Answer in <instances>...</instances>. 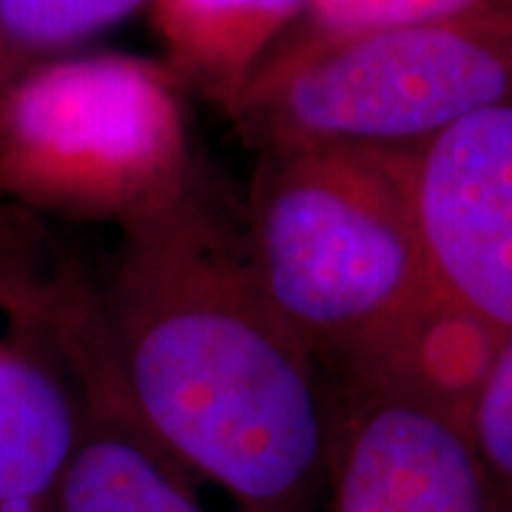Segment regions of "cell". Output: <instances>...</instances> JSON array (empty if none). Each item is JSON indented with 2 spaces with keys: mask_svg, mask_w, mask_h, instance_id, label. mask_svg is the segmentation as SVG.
<instances>
[{
  "mask_svg": "<svg viewBox=\"0 0 512 512\" xmlns=\"http://www.w3.org/2000/svg\"><path fill=\"white\" fill-rule=\"evenodd\" d=\"M311 0H151L165 66L222 111L234 106Z\"/></svg>",
  "mask_w": 512,
  "mask_h": 512,
  "instance_id": "9c48e42d",
  "label": "cell"
},
{
  "mask_svg": "<svg viewBox=\"0 0 512 512\" xmlns=\"http://www.w3.org/2000/svg\"><path fill=\"white\" fill-rule=\"evenodd\" d=\"M103 330L86 259L0 194V512H52Z\"/></svg>",
  "mask_w": 512,
  "mask_h": 512,
  "instance_id": "5b68a950",
  "label": "cell"
},
{
  "mask_svg": "<svg viewBox=\"0 0 512 512\" xmlns=\"http://www.w3.org/2000/svg\"><path fill=\"white\" fill-rule=\"evenodd\" d=\"M117 231L100 311L148 430L234 510H328V379L262 291L242 214L194 171Z\"/></svg>",
  "mask_w": 512,
  "mask_h": 512,
  "instance_id": "6da1fadb",
  "label": "cell"
},
{
  "mask_svg": "<svg viewBox=\"0 0 512 512\" xmlns=\"http://www.w3.org/2000/svg\"><path fill=\"white\" fill-rule=\"evenodd\" d=\"M151 0H0V97L40 63L117 26Z\"/></svg>",
  "mask_w": 512,
  "mask_h": 512,
  "instance_id": "30bf717a",
  "label": "cell"
},
{
  "mask_svg": "<svg viewBox=\"0 0 512 512\" xmlns=\"http://www.w3.org/2000/svg\"><path fill=\"white\" fill-rule=\"evenodd\" d=\"M180 86L123 52L29 69L0 97V194L49 222L114 228L174 200L197 171Z\"/></svg>",
  "mask_w": 512,
  "mask_h": 512,
  "instance_id": "277c9868",
  "label": "cell"
},
{
  "mask_svg": "<svg viewBox=\"0 0 512 512\" xmlns=\"http://www.w3.org/2000/svg\"><path fill=\"white\" fill-rule=\"evenodd\" d=\"M410 197L436 291L512 333V103L410 148Z\"/></svg>",
  "mask_w": 512,
  "mask_h": 512,
  "instance_id": "52a82bcc",
  "label": "cell"
},
{
  "mask_svg": "<svg viewBox=\"0 0 512 512\" xmlns=\"http://www.w3.org/2000/svg\"><path fill=\"white\" fill-rule=\"evenodd\" d=\"M328 390L325 512H510L458 410L376 370L328 379Z\"/></svg>",
  "mask_w": 512,
  "mask_h": 512,
  "instance_id": "8992f818",
  "label": "cell"
},
{
  "mask_svg": "<svg viewBox=\"0 0 512 512\" xmlns=\"http://www.w3.org/2000/svg\"><path fill=\"white\" fill-rule=\"evenodd\" d=\"M242 231L268 302L325 379L379 362L441 296L413 214L410 148L262 151Z\"/></svg>",
  "mask_w": 512,
  "mask_h": 512,
  "instance_id": "7a4b0ae2",
  "label": "cell"
},
{
  "mask_svg": "<svg viewBox=\"0 0 512 512\" xmlns=\"http://www.w3.org/2000/svg\"><path fill=\"white\" fill-rule=\"evenodd\" d=\"M481 12H512V0H311L268 57L305 52L322 43L390 26L464 18Z\"/></svg>",
  "mask_w": 512,
  "mask_h": 512,
  "instance_id": "8fae6325",
  "label": "cell"
},
{
  "mask_svg": "<svg viewBox=\"0 0 512 512\" xmlns=\"http://www.w3.org/2000/svg\"><path fill=\"white\" fill-rule=\"evenodd\" d=\"M507 103L512 12H481L268 57L225 114L256 154L416 148L470 114Z\"/></svg>",
  "mask_w": 512,
  "mask_h": 512,
  "instance_id": "3957f363",
  "label": "cell"
},
{
  "mask_svg": "<svg viewBox=\"0 0 512 512\" xmlns=\"http://www.w3.org/2000/svg\"><path fill=\"white\" fill-rule=\"evenodd\" d=\"M461 419L487 476L512 512V333L501 342Z\"/></svg>",
  "mask_w": 512,
  "mask_h": 512,
  "instance_id": "7c38bea8",
  "label": "cell"
},
{
  "mask_svg": "<svg viewBox=\"0 0 512 512\" xmlns=\"http://www.w3.org/2000/svg\"><path fill=\"white\" fill-rule=\"evenodd\" d=\"M200 484L134 410L103 330L86 376L83 424L52 512H222L202 498Z\"/></svg>",
  "mask_w": 512,
  "mask_h": 512,
  "instance_id": "ba28073f",
  "label": "cell"
}]
</instances>
